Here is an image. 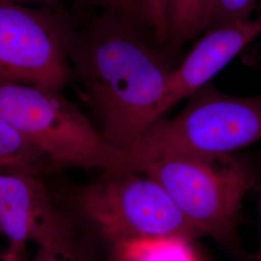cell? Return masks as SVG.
<instances>
[{
    "mask_svg": "<svg viewBox=\"0 0 261 261\" xmlns=\"http://www.w3.org/2000/svg\"><path fill=\"white\" fill-rule=\"evenodd\" d=\"M256 0H217L211 27L230 24L252 19Z\"/></svg>",
    "mask_w": 261,
    "mask_h": 261,
    "instance_id": "cell-12",
    "label": "cell"
},
{
    "mask_svg": "<svg viewBox=\"0 0 261 261\" xmlns=\"http://www.w3.org/2000/svg\"><path fill=\"white\" fill-rule=\"evenodd\" d=\"M88 6L111 11L135 25L146 21L144 0H83ZM147 22V21H146Z\"/></svg>",
    "mask_w": 261,
    "mask_h": 261,
    "instance_id": "cell-13",
    "label": "cell"
},
{
    "mask_svg": "<svg viewBox=\"0 0 261 261\" xmlns=\"http://www.w3.org/2000/svg\"><path fill=\"white\" fill-rule=\"evenodd\" d=\"M146 21L155 31L161 42H166L167 38V17L166 0H144Z\"/></svg>",
    "mask_w": 261,
    "mask_h": 261,
    "instance_id": "cell-15",
    "label": "cell"
},
{
    "mask_svg": "<svg viewBox=\"0 0 261 261\" xmlns=\"http://www.w3.org/2000/svg\"><path fill=\"white\" fill-rule=\"evenodd\" d=\"M254 261H261V209H260V227H259V243H258V248L257 252L254 257Z\"/></svg>",
    "mask_w": 261,
    "mask_h": 261,
    "instance_id": "cell-17",
    "label": "cell"
},
{
    "mask_svg": "<svg viewBox=\"0 0 261 261\" xmlns=\"http://www.w3.org/2000/svg\"><path fill=\"white\" fill-rule=\"evenodd\" d=\"M3 254V253H2ZM2 254H0V261H2Z\"/></svg>",
    "mask_w": 261,
    "mask_h": 261,
    "instance_id": "cell-18",
    "label": "cell"
},
{
    "mask_svg": "<svg viewBox=\"0 0 261 261\" xmlns=\"http://www.w3.org/2000/svg\"><path fill=\"white\" fill-rule=\"evenodd\" d=\"M217 0H166L167 38L175 49L211 27Z\"/></svg>",
    "mask_w": 261,
    "mask_h": 261,
    "instance_id": "cell-9",
    "label": "cell"
},
{
    "mask_svg": "<svg viewBox=\"0 0 261 261\" xmlns=\"http://www.w3.org/2000/svg\"><path fill=\"white\" fill-rule=\"evenodd\" d=\"M32 261H83L75 252L70 233L39 246L36 256Z\"/></svg>",
    "mask_w": 261,
    "mask_h": 261,
    "instance_id": "cell-14",
    "label": "cell"
},
{
    "mask_svg": "<svg viewBox=\"0 0 261 261\" xmlns=\"http://www.w3.org/2000/svg\"><path fill=\"white\" fill-rule=\"evenodd\" d=\"M66 51L74 79L100 119L99 130L112 145L125 149L159 120L173 68L137 25L103 11L82 29L71 25Z\"/></svg>",
    "mask_w": 261,
    "mask_h": 261,
    "instance_id": "cell-1",
    "label": "cell"
},
{
    "mask_svg": "<svg viewBox=\"0 0 261 261\" xmlns=\"http://www.w3.org/2000/svg\"><path fill=\"white\" fill-rule=\"evenodd\" d=\"M136 172L155 179L203 237L237 246L243 199L256 178L246 161L233 154L165 156L142 164Z\"/></svg>",
    "mask_w": 261,
    "mask_h": 261,
    "instance_id": "cell-4",
    "label": "cell"
},
{
    "mask_svg": "<svg viewBox=\"0 0 261 261\" xmlns=\"http://www.w3.org/2000/svg\"><path fill=\"white\" fill-rule=\"evenodd\" d=\"M51 169L47 156L0 117V171L43 176Z\"/></svg>",
    "mask_w": 261,
    "mask_h": 261,
    "instance_id": "cell-10",
    "label": "cell"
},
{
    "mask_svg": "<svg viewBox=\"0 0 261 261\" xmlns=\"http://www.w3.org/2000/svg\"><path fill=\"white\" fill-rule=\"evenodd\" d=\"M261 35V14L254 19L206 30L180 65L173 68L159 109V119L178 102L190 98Z\"/></svg>",
    "mask_w": 261,
    "mask_h": 261,
    "instance_id": "cell-8",
    "label": "cell"
},
{
    "mask_svg": "<svg viewBox=\"0 0 261 261\" xmlns=\"http://www.w3.org/2000/svg\"><path fill=\"white\" fill-rule=\"evenodd\" d=\"M186 242L159 240L134 243L115 249L119 261H183Z\"/></svg>",
    "mask_w": 261,
    "mask_h": 261,
    "instance_id": "cell-11",
    "label": "cell"
},
{
    "mask_svg": "<svg viewBox=\"0 0 261 261\" xmlns=\"http://www.w3.org/2000/svg\"><path fill=\"white\" fill-rule=\"evenodd\" d=\"M7 1H11V2H15L18 4H21L23 5V3H28V2H38V3H42L47 5V7H56L58 6L60 0H7Z\"/></svg>",
    "mask_w": 261,
    "mask_h": 261,
    "instance_id": "cell-16",
    "label": "cell"
},
{
    "mask_svg": "<svg viewBox=\"0 0 261 261\" xmlns=\"http://www.w3.org/2000/svg\"><path fill=\"white\" fill-rule=\"evenodd\" d=\"M0 117L43 152L54 168L130 172L125 152L105 140L58 89L0 81Z\"/></svg>",
    "mask_w": 261,
    "mask_h": 261,
    "instance_id": "cell-3",
    "label": "cell"
},
{
    "mask_svg": "<svg viewBox=\"0 0 261 261\" xmlns=\"http://www.w3.org/2000/svg\"><path fill=\"white\" fill-rule=\"evenodd\" d=\"M83 213L114 249L144 241L202 238L158 182L144 173L107 174L83 189Z\"/></svg>",
    "mask_w": 261,
    "mask_h": 261,
    "instance_id": "cell-5",
    "label": "cell"
},
{
    "mask_svg": "<svg viewBox=\"0 0 261 261\" xmlns=\"http://www.w3.org/2000/svg\"><path fill=\"white\" fill-rule=\"evenodd\" d=\"M261 140V93L239 97L207 84L174 117L154 122L123 151L130 172L165 156L231 155Z\"/></svg>",
    "mask_w": 261,
    "mask_h": 261,
    "instance_id": "cell-2",
    "label": "cell"
},
{
    "mask_svg": "<svg viewBox=\"0 0 261 261\" xmlns=\"http://www.w3.org/2000/svg\"><path fill=\"white\" fill-rule=\"evenodd\" d=\"M0 233L7 242L2 261H28L29 241L40 246L70 233L43 176L0 171Z\"/></svg>",
    "mask_w": 261,
    "mask_h": 261,
    "instance_id": "cell-7",
    "label": "cell"
},
{
    "mask_svg": "<svg viewBox=\"0 0 261 261\" xmlns=\"http://www.w3.org/2000/svg\"><path fill=\"white\" fill-rule=\"evenodd\" d=\"M71 23L56 11L0 0V81L61 90L74 79L66 51Z\"/></svg>",
    "mask_w": 261,
    "mask_h": 261,
    "instance_id": "cell-6",
    "label": "cell"
}]
</instances>
